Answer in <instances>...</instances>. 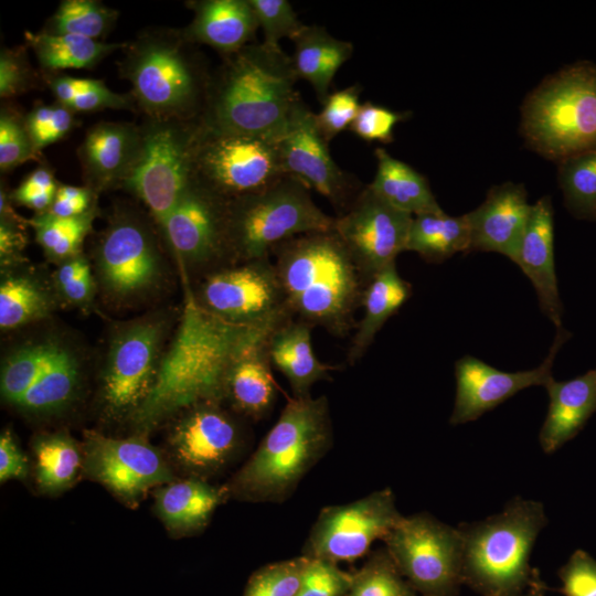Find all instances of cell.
Listing matches in <instances>:
<instances>
[{
    "label": "cell",
    "mask_w": 596,
    "mask_h": 596,
    "mask_svg": "<svg viewBox=\"0 0 596 596\" xmlns=\"http://www.w3.org/2000/svg\"><path fill=\"white\" fill-rule=\"evenodd\" d=\"M84 439L85 473L128 505H137L152 487L174 481L160 453L141 438L86 430Z\"/></svg>",
    "instance_id": "cell-19"
},
{
    "label": "cell",
    "mask_w": 596,
    "mask_h": 596,
    "mask_svg": "<svg viewBox=\"0 0 596 596\" xmlns=\"http://www.w3.org/2000/svg\"><path fill=\"white\" fill-rule=\"evenodd\" d=\"M65 348L60 341L47 339L23 344L9 353L2 363L0 375L3 400L15 406Z\"/></svg>",
    "instance_id": "cell-37"
},
{
    "label": "cell",
    "mask_w": 596,
    "mask_h": 596,
    "mask_svg": "<svg viewBox=\"0 0 596 596\" xmlns=\"http://www.w3.org/2000/svg\"><path fill=\"white\" fill-rule=\"evenodd\" d=\"M546 588L536 568L531 583L519 596H544Z\"/></svg>",
    "instance_id": "cell-58"
},
{
    "label": "cell",
    "mask_w": 596,
    "mask_h": 596,
    "mask_svg": "<svg viewBox=\"0 0 596 596\" xmlns=\"http://www.w3.org/2000/svg\"><path fill=\"white\" fill-rule=\"evenodd\" d=\"M96 195L86 185L60 184L47 212L60 217L82 215L96 206Z\"/></svg>",
    "instance_id": "cell-55"
},
{
    "label": "cell",
    "mask_w": 596,
    "mask_h": 596,
    "mask_svg": "<svg viewBox=\"0 0 596 596\" xmlns=\"http://www.w3.org/2000/svg\"><path fill=\"white\" fill-rule=\"evenodd\" d=\"M163 333L162 320L147 318L124 327L113 338L102 384L103 402L110 415L132 417L149 396L161 361Z\"/></svg>",
    "instance_id": "cell-15"
},
{
    "label": "cell",
    "mask_w": 596,
    "mask_h": 596,
    "mask_svg": "<svg viewBox=\"0 0 596 596\" xmlns=\"http://www.w3.org/2000/svg\"><path fill=\"white\" fill-rule=\"evenodd\" d=\"M328 143L317 126L315 113L299 97L285 132L277 139L283 170L327 199L340 215L363 188L336 163Z\"/></svg>",
    "instance_id": "cell-16"
},
{
    "label": "cell",
    "mask_w": 596,
    "mask_h": 596,
    "mask_svg": "<svg viewBox=\"0 0 596 596\" xmlns=\"http://www.w3.org/2000/svg\"><path fill=\"white\" fill-rule=\"evenodd\" d=\"M531 206L523 184L505 182L492 187L485 201L465 214L470 234L469 253H499L514 263Z\"/></svg>",
    "instance_id": "cell-22"
},
{
    "label": "cell",
    "mask_w": 596,
    "mask_h": 596,
    "mask_svg": "<svg viewBox=\"0 0 596 596\" xmlns=\"http://www.w3.org/2000/svg\"><path fill=\"white\" fill-rule=\"evenodd\" d=\"M332 445L327 396L291 397L248 460L225 485L228 497L283 503Z\"/></svg>",
    "instance_id": "cell-4"
},
{
    "label": "cell",
    "mask_w": 596,
    "mask_h": 596,
    "mask_svg": "<svg viewBox=\"0 0 596 596\" xmlns=\"http://www.w3.org/2000/svg\"><path fill=\"white\" fill-rule=\"evenodd\" d=\"M403 517L391 488L324 507L307 535L301 555L337 564L354 562L369 554L375 541H383Z\"/></svg>",
    "instance_id": "cell-13"
},
{
    "label": "cell",
    "mask_w": 596,
    "mask_h": 596,
    "mask_svg": "<svg viewBox=\"0 0 596 596\" xmlns=\"http://www.w3.org/2000/svg\"><path fill=\"white\" fill-rule=\"evenodd\" d=\"M228 498L225 486L190 477L167 483L156 492V512L173 534L188 535L203 530Z\"/></svg>",
    "instance_id": "cell-29"
},
{
    "label": "cell",
    "mask_w": 596,
    "mask_h": 596,
    "mask_svg": "<svg viewBox=\"0 0 596 596\" xmlns=\"http://www.w3.org/2000/svg\"><path fill=\"white\" fill-rule=\"evenodd\" d=\"M278 324L249 327L224 321L205 311L188 290L177 334L160 361L149 396L131 417L134 424L147 432L194 405L222 403L235 358Z\"/></svg>",
    "instance_id": "cell-1"
},
{
    "label": "cell",
    "mask_w": 596,
    "mask_h": 596,
    "mask_svg": "<svg viewBox=\"0 0 596 596\" xmlns=\"http://www.w3.org/2000/svg\"><path fill=\"white\" fill-rule=\"evenodd\" d=\"M228 201L190 182L161 231L179 262L204 275L230 265Z\"/></svg>",
    "instance_id": "cell-18"
},
{
    "label": "cell",
    "mask_w": 596,
    "mask_h": 596,
    "mask_svg": "<svg viewBox=\"0 0 596 596\" xmlns=\"http://www.w3.org/2000/svg\"><path fill=\"white\" fill-rule=\"evenodd\" d=\"M243 443L238 423L220 402L185 409L170 435L177 461L193 477L204 480L226 467Z\"/></svg>",
    "instance_id": "cell-21"
},
{
    "label": "cell",
    "mask_w": 596,
    "mask_h": 596,
    "mask_svg": "<svg viewBox=\"0 0 596 596\" xmlns=\"http://www.w3.org/2000/svg\"><path fill=\"white\" fill-rule=\"evenodd\" d=\"M270 256L292 317L338 338L355 329L368 284L334 230L289 238Z\"/></svg>",
    "instance_id": "cell-3"
},
{
    "label": "cell",
    "mask_w": 596,
    "mask_h": 596,
    "mask_svg": "<svg viewBox=\"0 0 596 596\" xmlns=\"http://www.w3.org/2000/svg\"><path fill=\"white\" fill-rule=\"evenodd\" d=\"M249 2L264 33L263 43L270 47H280L279 41L284 38L292 41L307 25L299 20L287 0H249Z\"/></svg>",
    "instance_id": "cell-46"
},
{
    "label": "cell",
    "mask_w": 596,
    "mask_h": 596,
    "mask_svg": "<svg viewBox=\"0 0 596 596\" xmlns=\"http://www.w3.org/2000/svg\"><path fill=\"white\" fill-rule=\"evenodd\" d=\"M470 234L466 215L445 212L414 215L405 252L417 253L427 263L439 264L456 253H469Z\"/></svg>",
    "instance_id": "cell-34"
},
{
    "label": "cell",
    "mask_w": 596,
    "mask_h": 596,
    "mask_svg": "<svg viewBox=\"0 0 596 596\" xmlns=\"http://www.w3.org/2000/svg\"><path fill=\"white\" fill-rule=\"evenodd\" d=\"M374 155L376 172L368 185L376 195L413 216L444 212L422 173L392 157L384 148H376Z\"/></svg>",
    "instance_id": "cell-32"
},
{
    "label": "cell",
    "mask_w": 596,
    "mask_h": 596,
    "mask_svg": "<svg viewBox=\"0 0 596 596\" xmlns=\"http://www.w3.org/2000/svg\"><path fill=\"white\" fill-rule=\"evenodd\" d=\"M26 45L33 51L45 75L68 68H93L102 60L124 50L127 42L108 43L74 34H52L44 31L24 32Z\"/></svg>",
    "instance_id": "cell-33"
},
{
    "label": "cell",
    "mask_w": 596,
    "mask_h": 596,
    "mask_svg": "<svg viewBox=\"0 0 596 596\" xmlns=\"http://www.w3.org/2000/svg\"><path fill=\"white\" fill-rule=\"evenodd\" d=\"M187 6L192 21L182 29L194 44H204L222 57L252 44L259 28L249 0H193Z\"/></svg>",
    "instance_id": "cell-25"
},
{
    "label": "cell",
    "mask_w": 596,
    "mask_h": 596,
    "mask_svg": "<svg viewBox=\"0 0 596 596\" xmlns=\"http://www.w3.org/2000/svg\"><path fill=\"white\" fill-rule=\"evenodd\" d=\"M147 118L198 120L212 72L203 53L182 30L150 28L127 42L118 64Z\"/></svg>",
    "instance_id": "cell-5"
},
{
    "label": "cell",
    "mask_w": 596,
    "mask_h": 596,
    "mask_svg": "<svg viewBox=\"0 0 596 596\" xmlns=\"http://www.w3.org/2000/svg\"><path fill=\"white\" fill-rule=\"evenodd\" d=\"M571 336L563 327L557 328L547 356L532 370L504 372L469 354L458 359L455 362L456 396L449 424L476 421L524 389L545 386L552 377L556 354Z\"/></svg>",
    "instance_id": "cell-20"
},
{
    "label": "cell",
    "mask_w": 596,
    "mask_h": 596,
    "mask_svg": "<svg viewBox=\"0 0 596 596\" xmlns=\"http://www.w3.org/2000/svg\"><path fill=\"white\" fill-rule=\"evenodd\" d=\"M411 115V111H396L372 102H365L361 104L349 130L368 142L391 143L394 140L395 126L408 119Z\"/></svg>",
    "instance_id": "cell-48"
},
{
    "label": "cell",
    "mask_w": 596,
    "mask_h": 596,
    "mask_svg": "<svg viewBox=\"0 0 596 596\" xmlns=\"http://www.w3.org/2000/svg\"><path fill=\"white\" fill-rule=\"evenodd\" d=\"M291 56L252 43L222 57L212 72L200 124L211 130L278 139L300 97Z\"/></svg>",
    "instance_id": "cell-2"
},
{
    "label": "cell",
    "mask_w": 596,
    "mask_h": 596,
    "mask_svg": "<svg viewBox=\"0 0 596 596\" xmlns=\"http://www.w3.org/2000/svg\"><path fill=\"white\" fill-rule=\"evenodd\" d=\"M28 475V460L19 448L12 434L3 430L0 436V481L24 479Z\"/></svg>",
    "instance_id": "cell-56"
},
{
    "label": "cell",
    "mask_w": 596,
    "mask_h": 596,
    "mask_svg": "<svg viewBox=\"0 0 596 596\" xmlns=\"http://www.w3.org/2000/svg\"><path fill=\"white\" fill-rule=\"evenodd\" d=\"M514 263L532 283L543 315L556 329L561 328L563 306L555 272L553 209L549 195L532 204Z\"/></svg>",
    "instance_id": "cell-24"
},
{
    "label": "cell",
    "mask_w": 596,
    "mask_h": 596,
    "mask_svg": "<svg viewBox=\"0 0 596 596\" xmlns=\"http://www.w3.org/2000/svg\"><path fill=\"white\" fill-rule=\"evenodd\" d=\"M546 524L543 503L519 496L498 513L458 524L464 584L482 596H519L535 573L530 557Z\"/></svg>",
    "instance_id": "cell-6"
},
{
    "label": "cell",
    "mask_w": 596,
    "mask_h": 596,
    "mask_svg": "<svg viewBox=\"0 0 596 596\" xmlns=\"http://www.w3.org/2000/svg\"><path fill=\"white\" fill-rule=\"evenodd\" d=\"M26 130L35 150L41 153L45 147L60 141L75 127V113L56 102L38 105L24 116Z\"/></svg>",
    "instance_id": "cell-44"
},
{
    "label": "cell",
    "mask_w": 596,
    "mask_h": 596,
    "mask_svg": "<svg viewBox=\"0 0 596 596\" xmlns=\"http://www.w3.org/2000/svg\"><path fill=\"white\" fill-rule=\"evenodd\" d=\"M525 145L556 163L596 150V64L578 61L545 77L521 106Z\"/></svg>",
    "instance_id": "cell-7"
},
{
    "label": "cell",
    "mask_w": 596,
    "mask_h": 596,
    "mask_svg": "<svg viewBox=\"0 0 596 596\" xmlns=\"http://www.w3.org/2000/svg\"><path fill=\"white\" fill-rule=\"evenodd\" d=\"M64 106L74 113H93L104 109H135L136 100L131 93L120 94L109 89L103 81L86 92L77 95Z\"/></svg>",
    "instance_id": "cell-54"
},
{
    "label": "cell",
    "mask_w": 596,
    "mask_h": 596,
    "mask_svg": "<svg viewBox=\"0 0 596 596\" xmlns=\"http://www.w3.org/2000/svg\"><path fill=\"white\" fill-rule=\"evenodd\" d=\"M47 289L23 274L2 277L0 285V327L11 330L46 317L53 309Z\"/></svg>",
    "instance_id": "cell-38"
},
{
    "label": "cell",
    "mask_w": 596,
    "mask_h": 596,
    "mask_svg": "<svg viewBox=\"0 0 596 596\" xmlns=\"http://www.w3.org/2000/svg\"><path fill=\"white\" fill-rule=\"evenodd\" d=\"M544 387L550 403L539 443L545 454H552L574 438L596 412V368L567 381L552 376Z\"/></svg>",
    "instance_id": "cell-26"
},
{
    "label": "cell",
    "mask_w": 596,
    "mask_h": 596,
    "mask_svg": "<svg viewBox=\"0 0 596 596\" xmlns=\"http://www.w3.org/2000/svg\"><path fill=\"white\" fill-rule=\"evenodd\" d=\"M40 76L23 46L3 47L0 53V96L12 98L38 88Z\"/></svg>",
    "instance_id": "cell-49"
},
{
    "label": "cell",
    "mask_w": 596,
    "mask_h": 596,
    "mask_svg": "<svg viewBox=\"0 0 596 596\" xmlns=\"http://www.w3.org/2000/svg\"><path fill=\"white\" fill-rule=\"evenodd\" d=\"M352 581L353 573L337 563L309 558L297 596H344Z\"/></svg>",
    "instance_id": "cell-50"
},
{
    "label": "cell",
    "mask_w": 596,
    "mask_h": 596,
    "mask_svg": "<svg viewBox=\"0 0 596 596\" xmlns=\"http://www.w3.org/2000/svg\"><path fill=\"white\" fill-rule=\"evenodd\" d=\"M35 479L46 493H57L71 487L83 468V453L67 434L55 433L34 438Z\"/></svg>",
    "instance_id": "cell-35"
},
{
    "label": "cell",
    "mask_w": 596,
    "mask_h": 596,
    "mask_svg": "<svg viewBox=\"0 0 596 596\" xmlns=\"http://www.w3.org/2000/svg\"><path fill=\"white\" fill-rule=\"evenodd\" d=\"M270 332L241 351L225 380L223 401H228L236 412L255 421L265 418L272 412L277 396L267 352Z\"/></svg>",
    "instance_id": "cell-28"
},
{
    "label": "cell",
    "mask_w": 596,
    "mask_h": 596,
    "mask_svg": "<svg viewBox=\"0 0 596 596\" xmlns=\"http://www.w3.org/2000/svg\"><path fill=\"white\" fill-rule=\"evenodd\" d=\"M312 329L311 324L290 317L279 323L267 339L272 366L285 376L296 398L311 396L312 385L329 380L330 371L336 370L316 355L311 343Z\"/></svg>",
    "instance_id": "cell-27"
},
{
    "label": "cell",
    "mask_w": 596,
    "mask_h": 596,
    "mask_svg": "<svg viewBox=\"0 0 596 596\" xmlns=\"http://www.w3.org/2000/svg\"><path fill=\"white\" fill-rule=\"evenodd\" d=\"M401 575L419 596H458L462 547L457 526L428 512L403 517L383 540Z\"/></svg>",
    "instance_id": "cell-11"
},
{
    "label": "cell",
    "mask_w": 596,
    "mask_h": 596,
    "mask_svg": "<svg viewBox=\"0 0 596 596\" xmlns=\"http://www.w3.org/2000/svg\"><path fill=\"white\" fill-rule=\"evenodd\" d=\"M412 294V285L401 277L396 263L377 273L368 283L361 301L363 315L356 322L348 350L349 364L353 365L362 359L377 332Z\"/></svg>",
    "instance_id": "cell-30"
},
{
    "label": "cell",
    "mask_w": 596,
    "mask_h": 596,
    "mask_svg": "<svg viewBox=\"0 0 596 596\" xmlns=\"http://www.w3.org/2000/svg\"><path fill=\"white\" fill-rule=\"evenodd\" d=\"M194 298L209 313L241 326H275L292 317L270 256L205 274Z\"/></svg>",
    "instance_id": "cell-12"
},
{
    "label": "cell",
    "mask_w": 596,
    "mask_h": 596,
    "mask_svg": "<svg viewBox=\"0 0 596 596\" xmlns=\"http://www.w3.org/2000/svg\"><path fill=\"white\" fill-rule=\"evenodd\" d=\"M140 131L138 157L120 188L141 200L161 228L190 184L200 123L147 118Z\"/></svg>",
    "instance_id": "cell-9"
},
{
    "label": "cell",
    "mask_w": 596,
    "mask_h": 596,
    "mask_svg": "<svg viewBox=\"0 0 596 596\" xmlns=\"http://www.w3.org/2000/svg\"><path fill=\"white\" fill-rule=\"evenodd\" d=\"M309 557L268 563L248 578L243 596H297Z\"/></svg>",
    "instance_id": "cell-43"
},
{
    "label": "cell",
    "mask_w": 596,
    "mask_h": 596,
    "mask_svg": "<svg viewBox=\"0 0 596 596\" xmlns=\"http://www.w3.org/2000/svg\"><path fill=\"white\" fill-rule=\"evenodd\" d=\"M55 283L62 297L74 305L89 301L95 290L89 263L81 254L60 264L55 273Z\"/></svg>",
    "instance_id": "cell-51"
},
{
    "label": "cell",
    "mask_w": 596,
    "mask_h": 596,
    "mask_svg": "<svg viewBox=\"0 0 596 596\" xmlns=\"http://www.w3.org/2000/svg\"><path fill=\"white\" fill-rule=\"evenodd\" d=\"M333 224L334 217L313 202L310 190L286 174L265 190L228 201L230 265L268 257L276 245L333 230Z\"/></svg>",
    "instance_id": "cell-8"
},
{
    "label": "cell",
    "mask_w": 596,
    "mask_h": 596,
    "mask_svg": "<svg viewBox=\"0 0 596 596\" xmlns=\"http://www.w3.org/2000/svg\"><path fill=\"white\" fill-rule=\"evenodd\" d=\"M564 204L576 219L596 221V150L557 163Z\"/></svg>",
    "instance_id": "cell-41"
},
{
    "label": "cell",
    "mask_w": 596,
    "mask_h": 596,
    "mask_svg": "<svg viewBox=\"0 0 596 596\" xmlns=\"http://www.w3.org/2000/svg\"><path fill=\"white\" fill-rule=\"evenodd\" d=\"M95 264L104 290L118 300L147 292L157 285L162 263L156 236L131 212H117L100 233Z\"/></svg>",
    "instance_id": "cell-14"
},
{
    "label": "cell",
    "mask_w": 596,
    "mask_h": 596,
    "mask_svg": "<svg viewBox=\"0 0 596 596\" xmlns=\"http://www.w3.org/2000/svg\"><path fill=\"white\" fill-rule=\"evenodd\" d=\"M291 55L298 79L307 81L322 104L341 66L351 58L353 44L332 36L321 25H306L292 40Z\"/></svg>",
    "instance_id": "cell-31"
},
{
    "label": "cell",
    "mask_w": 596,
    "mask_h": 596,
    "mask_svg": "<svg viewBox=\"0 0 596 596\" xmlns=\"http://www.w3.org/2000/svg\"><path fill=\"white\" fill-rule=\"evenodd\" d=\"M25 223L0 219V259L4 266H11L22 258L26 244Z\"/></svg>",
    "instance_id": "cell-57"
},
{
    "label": "cell",
    "mask_w": 596,
    "mask_h": 596,
    "mask_svg": "<svg viewBox=\"0 0 596 596\" xmlns=\"http://www.w3.org/2000/svg\"><path fill=\"white\" fill-rule=\"evenodd\" d=\"M564 596H596V560L576 550L558 570Z\"/></svg>",
    "instance_id": "cell-53"
},
{
    "label": "cell",
    "mask_w": 596,
    "mask_h": 596,
    "mask_svg": "<svg viewBox=\"0 0 596 596\" xmlns=\"http://www.w3.org/2000/svg\"><path fill=\"white\" fill-rule=\"evenodd\" d=\"M40 155L26 130L24 117L15 109L2 107L0 113V169L10 171Z\"/></svg>",
    "instance_id": "cell-45"
},
{
    "label": "cell",
    "mask_w": 596,
    "mask_h": 596,
    "mask_svg": "<svg viewBox=\"0 0 596 596\" xmlns=\"http://www.w3.org/2000/svg\"><path fill=\"white\" fill-rule=\"evenodd\" d=\"M58 185L52 170L41 164L10 192V198L12 202L42 213L52 205Z\"/></svg>",
    "instance_id": "cell-52"
},
{
    "label": "cell",
    "mask_w": 596,
    "mask_h": 596,
    "mask_svg": "<svg viewBox=\"0 0 596 596\" xmlns=\"http://www.w3.org/2000/svg\"><path fill=\"white\" fill-rule=\"evenodd\" d=\"M344 596H419L401 575L383 546L369 553L364 564L353 573Z\"/></svg>",
    "instance_id": "cell-42"
},
{
    "label": "cell",
    "mask_w": 596,
    "mask_h": 596,
    "mask_svg": "<svg viewBox=\"0 0 596 596\" xmlns=\"http://www.w3.org/2000/svg\"><path fill=\"white\" fill-rule=\"evenodd\" d=\"M285 175L276 139L200 124L190 182L230 201L265 190Z\"/></svg>",
    "instance_id": "cell-10"
},
{
    "label": "cell",
    "mask_w": 596,
    "mask_h": 596,
    "mask_svg": "<svg viewBox=\"0 0 596 596\" xmlns=\"http://www.w3.org/2000/svg\"><path fill=\"white\" fill-rule=\"evenodd\" d=\"M95 217L96 206L73 217H60L45 211L36 213L29 223L45 255L52 260L62 263L79 254Z\"/></svg>",
    "instance_id": "cell-39"
},
{
    "label": "cell",
    "mask_w": 596,
    "mask_h": 596,
    "mask_svg": "<svg viewBox=\"0 0 596 596\" xmlns=\"http://www.w3.org/2000/svg\"><path fill=\"white\" fill-rule=\"evenodd\" d=\"M361 86L354 84L330 93L322 103L321 110L315 114L317 126L328 142L350 129L361 106Z\"/></svg>",
    "instance_id": "cell-47"
},
{
    "label": "cell",
    "mask_w": 596,
    "mask_h": 596,
    "mask_svg": "<svg viewBox=\"0 0 596 596\" xmlns=\"http://www.w3.org/2000/svg\"><path fill=\"white\" fill-rule=\"evenodd\" d=\"M81 381L77 356L67 347L45 373L24 393L15 407L31 414H51L66 407Z\"/></svg>",
    "instance_id": "cell-36"
},
{
    "label": "cell",
    "mask_w": 596,
    "mask_h": 596,
    "mask_svg": "<svg viewBox=\"0 0 596 596\" xmlns=\"http://www.w3.org/2000/svg\"><path fill=\"white\" fill-rule=\"evenodd\" d=\"M412 219L413 215L386 203L369 185L344 213L334 217L333 230L366 284L405 252Z\"/></svg>",
    "instance_id": "cell-17"
},
{
    "label": "cell",
    "mask_w": 596,
    "mask_h": 596,
    "mask_svg": "<svg viewBox=\"0 0 596 596\" xmlns=\"http://www.w3.org/2000/svg\"><path fill=\"white\" fill-rule=\"evenodd\" d=\"M140 126L100 121L92 126L77 149L85 185L96 194L118 188L140 150Z\"/></svg>",
    "instance_id": "cell-23"
},
{
    "label": "cell",
    "mask_w": 596,
    "mask_h": 596,
    "mask_svg": "<svg viewBox=\"0 0 596 596\" xmlns=\"http://www.w3.org/2000/svg\"><path fill=\"white\" fill-rule=\"evenodd\" d=\"M117 18L118 12L100 1L63 0L42 31L100 41L110 32Z\"/></svg>",
    "instance_id": "cell-40"
}]
</instances>
